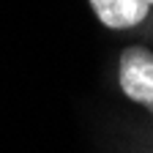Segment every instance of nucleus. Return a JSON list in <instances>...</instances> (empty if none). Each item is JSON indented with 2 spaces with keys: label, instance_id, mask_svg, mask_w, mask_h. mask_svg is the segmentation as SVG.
<instances>
[{
  "label": "nucleus",
  "instance_id": "f257e3e1",
  "mask_svg": "<svg viewBox=\"0 0 153 153\" xmlns=\"http://www.w3.org/2000/svg\"><path fill=\"white\" fill-rule=\"evenodd\" d=\"M120 88L131 101L153 112V55L145 47H128L120 55Z\"/></svg>",
  "mask_w": 153,
  "mask_h": 153
},
{
  "label": "nucleus",
  "instance_id": "f03ea898",
  "mask_svg": "<svg viewBox=\"0 0 153 153\" xmlns=\"http://www.w3.org/2000/svg\"><path fill=\"white\" fill-rule=\"evenodd\" d=\"M96 16L101 19L107 27H134L148 16L150 3L148 0H90Z\"/></svg>",
  "mask_w": 153,
  "mask_h": 153
},
{
  "label": "nucleus",
  "instance_id": "7ed1b4c3",
  "mask_svg": "<svg viewBox=\"0 0 153 153\" xmlns=\"http://www.w3.org/2000/svg\"><path fill=\"white\" fill-rule=\"evenodd\" d=\"M148 3H153V0H148Z\"/></svg>",
  "mask_w": 153,
  "mask_h": 153
}]
</instances>
